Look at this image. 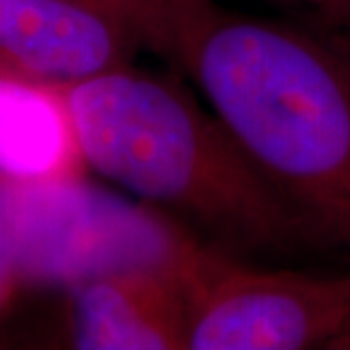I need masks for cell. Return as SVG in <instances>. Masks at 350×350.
<instances>
[{
    "mask_svg": "<svg viewBox=\"0 0 350 350\" xmlns=\"http://www.w3.org/2000/svg\"><path fill=\"white\" fill-rule=\"evenodd\" d=\"M140 46L104 0H0V70L66 88L131 64Z\"/></svg>",
    "mask_w": 350,
    "mask_h": 350,
    "instance_id": "5",
    "label": "cell"
},
{
    "mask_svg": "<svg viewBox=\"0 0 350 350\" xmlns=\"http://www.w3.org/2000/svg\"><path fill=\"white\" fill-rule=\"evenodd\" d=\"M0 215L23 285L70 287L102 273H195L211 251L167 221L100 195L79 176L0 178Z\"/></svg>",
    "mask_w": 350,
    "mask_h": 350,
    "instance_id": "3",
    "label": "cell"
},
{
    "mask_svg": "<svg viewBox=\"0 0 350 350\" xmlns=\"http://www.w3.org/2000/svg\"><path fill=\"white\" fill-rule=\"evenodd\" d=\"M305 7L314 14L317 23L350 34V0H282Z\"/></svg>",
    "mask_w": 350,
    "mask_h": 350,
    "instance_id": "9",
    "label": "cell"
},
{
    "mask_svg": "<svg viewBox=\"0 0 350 350\" xmlns=\"http://www.w3.org/2000/svg\"><path fill=\"white\" fill-rule=\"evenodd\" d=\"M84 167L228 256L327 247L211 109L176 79L120 66L64 88Z\"/></svg>",
    "mask_w": 350,
    "mask_h": 350,
    "instance_id": "2",
    "label": "cell"
},
{
    "mask_svg": "<svg viewBox=\"0 0 350 350\" xmlns=\"http://www.w3.org/2000/svg\"><path fill=\"white\" fill-rule=\"evenodd\" d=\"M21 287H23V282H21L18 265H16V258H14L12 240L3 221V215H0V350L5 348L7 314H10L14 299H16Z\"/></svg>",
    "mask_w": 350,
    "mask_h": 350,
    "instance_id": "8",
    "label": "cell"
},
{
    "mask_svg": "<svg viewBox=\"0 0 350 350\" xmlns=\"http://www.w3.org/2000/svg\"><path fill=\"white\" fill-rule=\"evenodd\" d=\"M165 55L327 247L350 253V34L215 0H104Z\"/></svg>",
    "mask_w": 350,
    "mask_h": 350,
    "instance_id": "1",
    "label": "cell"
},
{
    "mask_svg": "<svg viewBox=\"0 0 350 350\" xmlns=\"http://www.w3.org/2000/svg\"><path fill=\"white\" fill-rule=\"evenodd\" d=\"M350 330V271L253 267L213 249L190 285L185 350H321Z\"/></svg>",
    "mask_w": 350,
    "mask_h": 350,
    "instance_id": "4",
    "label": "cell"
},
{
    "mask_svg": "<svg viewBox=\"0 0 350 350\" xmlns=\"http://www.w3.org/2000/svg\"><path fill=\"white\" fill-rule=\"evenodd\" d=\"M3 350H64L62 344H59V337H57V330L48 334V337H41V339H32V341H5V348Z\"/></svg>",
    "mask_w": 350,
    "mask_h": 350,
    "instance_id": "10",
    "label": "cell"
},
{
    "mask_svg": "<svg viewBox=\"0 0 350 350\" xmlns=\"http://www.w3.org/2000/svg\"><path fill=\"white\" fill-rule=\"evenodd\" d=\"M81 167L64 88L0 70V178L46 181Z\"/></svg>",
    "mask_w": 350,
    "mask_h": 350,
    "instance_id": "7",
    "label": "cell"
},
{
    "mask_svg": "<svg viewBox=\"0 0 350 350\" xmlns=\"http://www.w3.org/2000/svg\"><path fill=\"white\" fill-rule=\"evenodd\" d=\"M199 269H129L66 287L59 344L64 350H185L188 296Z\"/></svg>",
    "mask_w": 350,
    "mask_h": 350,
    "instance_id": "6",
    "label": "cell"
},
{
    "mask_svg": "<svg viewBox=\"0 0 350 350\" xmlns=\"http://www.w3.org/2000/svg\"><path fill=\"white\" fill-rule=\"evenodd\" d=\"M321 350H350V330L339 334V337H334L330 344L323 346Z\"/></svg>",
    "mask_w": 350,
    "mask_h": 350,
    "instance_id": "11",
    "label": "cell"
}]
</instances>
